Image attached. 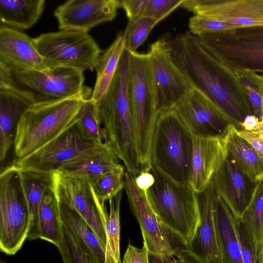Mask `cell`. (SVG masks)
I'll use <instances>...</instances> for the list:
<instances>
[{"instance_id": "obj_1", "label": "cell", "mask_w": 263, "mask_h": 263, "mask_svg": "<svg viewBox=\"0 0 263 263\" xmlns=\"http://www.w3.org/2000/svg\"><path fill=\"white\" fill-rule=\"evenodd\" d=\"M172 59L193 89L203 93L238 129L253 114L246 92L236 75L216 60L189 31L166 35Z\"/></svg>"}, {"instance_id": "obj_2", "label": "cell", "mask_w": 263, "mask_h": 263, "mask_svg": "<svg viewBox=\"0 0 263 263\" xmlns=\"http://www.w3.org/2000/svg\"><path fill=\"white\" fill-rule=\"evenodd\" d=\"M128 71L119 67L107 90L95 102L104 142L136 176L142 171L138 153L134 120L128 92Z\"/></svg>"}, {"instance_id": "obj_3", "label": "cell", "mask_w": 263, "mask_h": 263, "mask_svg": "<svg viewBox=\"0 0 263 263\" xmlns=\"http://www.w3.org/2000/svg\"><path fill=\"white\" fill-rule=\"evenodd\" d=\"M84 82L83 72L64 67L16 71L0 66V88L17 93L31 104L91 97V90Z\"/></svg>"}, {"instance_id": "obj_4", "label": "cell", "mask_w": 263, "mask_h": 263, "mask_svg": "<svg viewBox=\"0 0 263 263\" xmlns=\"http://www.w3.org/2000/svg\"><path fill=\"white\" fill-rule=\"evenodd\" d=\"M79 97L32 104L18 123L14 148L16 159L39 149L67 129L77 120L84 100Z\"/></svg>"}, {"instance_id": "obj_5", "label": "cell", "mask_w": 263, "mask_h": 263, "mask_svg": "<svg viewBox=\"0 0 263 263\" xmlns=\"http://www.w3.org/2000/svg\"><path fill=\"white\" fill-rule=\"evenodd\" d=\"M149 171L155 181L146 194L153 210L166 227L187 244L200 222L197 194L189 183L172 179L152 163Z\"/></svg>"}, {"instance_id": "obj_6", "label": "cell", "mask_w": 263, "mask_h": 263, "mask_svg": "<svg viewBox=\"0 0 263 263\" xmlns=\"http://www.w3.org/2000/svg\"><path fill=\"white\" fill-rule=\"evenodd\" d=\"M128 92L142 171L150 168L157 111L148 53L129 52Z\"/></svg>"}, {"instance_id": "obj_7", "label": "cell", "mask_w": 263, "mask_h": 263, "mask_svg": "<svg viewBox=\"0 0 263 263\" xmlns=\"http://www.w3.org/2000/svg\"><path fill=\"white\" fill-rule=\"evenodd\" d=\"M194 137L174 108L160 112L151 147V163L172 179L189 183Z\"/></svg>"}, {"instance_id": "obj_8", "label": "cell", "mask_w": 263, "mask_h": 263, "mask_svg": "<svg viewBox=\"0 0 263 263\" xmlns=\"http://www.w3.org/2000/svg\"><path fill=\"white\" fill-rule=\"evenodd\" d=\"M197 36L207 51L233 73L245 70L263 73V25Z\"/></svg>"}, {"instance_id": "obj_9", "label": "cell", "mask_w": 263, "mask_h": 263, "mask_svg": "<svg viewBox=\"0 0 263 263\" xmlns=\"http://www.w3.org/2000/svg\"><path fill=\"white\" fill-rule=\"evenodd\" d=\"M30 215L18 171L11 165L0 174V249L15 254L28 238Z\"/></svg>"}, {"instance_id": "obj_10", "label": "cell", "mask_w": 263, "mask_h": 263, "mask_svg": "<svg viewBox=\"0 0 263 263\" xmlns=\"http://www.w3.org/2000/svg\"><path fill=\"white\" fill-rule=\"evenodd\" d=\"M35 46L51 67L81 72L95 69L101 50L87 33L60 30L41 34L33 38Z\"/></svg>"}, {"instance_id": "obj_11", "label": "cell", "mask_w": 263, "mask_h": 263, "mask_svg": "<svg viewBox=\"0 0 263 263\" xmlns=\"http://www.w3.org/2000/svg\"><path fill=\"white\" fill-rule=\"evenodd\" d=\"M136 175L125 171L124 188L130 208L138 222L143 243L149 255L165 257L187 250V243L166 227L153 210L146 192L140 190L135 182Z\"/></svg>"}, {"instance_id": "obj_12", "label": "cell", "mask_w": 263, "mask_h": 263, "mask_svg": "<svg viewBox=\"0 0 263 263\" xmlns=\"http://www.w3.org/2000/svg\"><path fill=\"white\" fill-rule=\"evenodd\" d=\"M100 144L85 133L76 120L57 137L29 155L16 159L11 165L18 171L53 173L65 163Z\"/></svg>"}, {"instance_id": "obj_13", "label": "cell", "mask_w": 263, "mask_h": 263, "mask_svg": "<svg viewBox=\"0 0 263 263\" xmlns=\"http://www.w3.org/2000/svg\"><path fill=\"white\" fill-rule=\"evenodd\" d=\"M147 53L159 114L173 108L193 88L172 59L164 36L151 44Z\"/></svg>"}, {"instance_id": "obj_14", "label": "cell", "mask_w": 263, "mask_h": 263, "mask_svg": "<svg viewBox=\"0 0 263 263\" xmlns=\"http://www.w3.org/2000/svg\"><path fill=\"white\" fill-rule=\"evenodd\" d=\"M52 190L58 201L74 209L106 245L103 208L105 205L92 192L86 178L63 176L53 173Z\"/></svg>"}, {"instance_id": "obj_15", "label": "cell", "mask_w": 263, "mask_h": 263, "mask_svg": "<svg viewBox=\"0 0 263 263\" xmlns=\"http://www.w3.org/2000/svg\"><path fill=\"white\" fill-rule=\"evenodd\" d=\"M173 108L194 137H223L232 125L216 106L195 89Z\"/></svg>"}, {"instance_id": "obj_16", "label": "cell", "mask_w": 263, "mask_h": 263, "mask_svg": "<svg viewBox=\"0 0 263 263\" xmlns=\"http://www.w3.org/2000/svg\"><path fill=\"white\" fill-rule=\"evenodd\" d=\"M181 7L238 27L263 25V0H184Z\"/></svg>"}, {"instance_id": "obj_17", "label": "cell", "mask_w": 263, "mask_h": 263, "mask_svg": "<svg viewBox=\"0 0 263 263\" xmlns=\"http://www.w3.org/2000/svg\"><path fill=\"white\" fill-rule=\"evenodd\" d=\"M119 0H68L54 11L60 30L87 33L94 27L112 21Z\"/></svg>"}, {"instance_id": "obj_18", "label": "cell", "mask_w": 263, "mask_h": 263, "mask_svg": "<svg viewBox=\"0 0 263 263\" xmlns=\"http://www.w3.org/2000/svg\"><path fill=\"white\" fill-rule=\"evenodd\" d=\"M197 197L200 222L187 250L200 263H224L215 220L216 194L212 183Z\"/></svg>"}, {"instance_id": "obj_19", "label": "cell", "mask_w": 263, "mask_h": 263, "mask_svg": "<svg viewBox=\"0 0 263 263\" xmlns=\"http://www.w3.org/2000/svg\"><path fill=\"white\" fill-rule=\"evenodd\" d=\"M0 66L16 71L52 67L38 51L33 38L3 25L0 26Z\"/></svg>"}, {"instance_id": "obj_20", "label": "cell", "mask_w": 263, "mask_h": 263, "mask_svg": "<svg viewBox=\"0 0 263 263\" xmlns=\"http://www.w3.org/2000/svg\"><path fill=\"white\" fill-rule=\"evenodd\" d=\"M212 183L217 196L240 220L252 198L256 183L250 181L227 156L214 174Z\"/></svg>"}, {"instance_id": "obj_21", "label": "cell", "mask_w": 263, "mask_h": 263, "mask_svg": "<svg viewBox=\"0 0 263 263\" xmlns=\"http://www.w3.org/2000/svg\"><path fill=\"white\" fill-rule=\"evenodd\" d=\"M227 157L223 137H194L189 183L196 194L209 186Z\"/></svg>"}, {"instance_id": "obj_22", "label": "cell", "mask_w": 263, "mask_h": 263, "mask_svg": "<svg viewBox=\"0 0 263 263\" xmlns=\"http://www.w3.org/2000/svg\"><path fill=\"white\" fill-rule=\"evenodd\" d=\"M125 172L109 146L103 143L65 163L54 173L63 176L86 178Z\"/></svg>"}, {"instance_id": "obj_23", "label": "cell", "mask_w": 263, "mask_h": 263, "mask_svg": "<svg viewBox=\"0 0 263 263\" xmlns=\"http://www.w3.org/2000/svg\"><path fill=\"white\" fill-rule=\"evenodd\" d=\"M32 104L12 90L0 88V161L6 159L14 145L16 127L26 110Z\"/></svg>"}, {"instance_id": "obj_24", "label": "cell", "mask_w": 263, "mask_h": 263, "mask_svg": "<svg viewBox=\"0 0 263 263\" xmlns=\"http://www.w3.org/2000/svg\"><path fill=\"white\" fill-rule=\"evenodd\" d=\"M227 156L254 183L263 174V159L253 147L231 125L223 137Z\"/></svg>"}, {"instance_id": "obj_25", "label": "cell", "mask_w": 263, "mask_h": 263, "mask_svg": "<svg viewBox=\"0 0 263 263\" xmlns=\"http://www.w3.org/2000/svg\"><path fill=\"white\" fill-rule=\"evenodd\" d=\"M215 220L218 239L224 263H242L237 220L216 195Z\"/></svg>"}, {"instance_id": "obj_26", "label": "cell", "mask_w": 263, "mask_h": 263, "mask_svg": "<svg viewBox=\"0 0 263 263\" xmlns=\"http://www.w3.org/2000/svg\"><path fill=\"white\" fill-rule=\"evenodd\" d=\"M17 171L30 215V226L27 239L35 240L40 238V206L46 192L52 187L53 173Z\"/></svg>"}, {"instance_id": "obj_27", "label": "cell", "mask_w": 263, "mask_h": 263, "mask_svg": "<svg viewBox=\"0 0 263 263\" xmlns=\"http://www.w3.org/2000/svg\"><path fill=\"white\" fill-rule=\"evenodd\" d=\"M58 202L63 226L71 232L81 247L97 263H105L106 245L78 212Z\"/></svg>"}, {"instance_id": "obj_28", "label": "cell", "mask_w": 263, "mask_h": 263, "mask_svg": "<svg viewBox=\"0 0 263 263\" xmlns=\"http://www.w3.org/2000/svg\"><path fill=\"white\" fill-rule=\"evenodd\" d=\"M45 5V0H0L1 25L28 29L38 21Z\"/></svg>"}, {"instance_id": "obj_29", "label": "cell", "mask_w": 263, "mask_h": 263, "mask_svg": "<svg viewBox=\"0 0 263 263\" xmlns=\"http://www.w3.org/2000/svg\"><path fill=\"white\" fill-rule=\"evenodd\" d=\"M125 41L124 31L118 33L113 42L99 59L95 69L97 79L91 97L95 102L99 101L104 95L114 77L125 49Z\"/></svg>"}, {"instance_id": "obj_30", "label": "cell", "mask_w": 263, "mask_h": 263, "mask_svg": "<svg viewBox=\"0 0 263 263\" xmlns=\"http://www.w3.org/2000/svg\"><path fill=\"white\" fill-rule=\"evenodd\" d=\"M40 238L54 245L58 248L63 238L59 202L52 187L45 193L39 212Z\"/></svg>"}, {"instance_id": "obj_31", "label": "cell", "mask_w": 263, "mask_h": 263, "mask_svg": "<svg viewBox=\"0 0 263 263\" xmlns=\"http://www.w3.org/2000/svg\"><path fill=\"white\" fill-rule=\"evenodd\" d=\"M238 220L257 256L263 239V179L256 183L249 204Z\"/></svg>"}, {"instance_id": "obj_32", "label": "cell", "mask_w": 263, "mask_h": 263, "mask_svg": "<svg viewBox=\"0 0 263 263\" xmlns=\"http://www.w3.org/2000/svg\"><path fill=\"white\" fill-rule=\"evenodd\" d=\"M122 191L109 199V213L103 208L106 236L105 263H121L120 253V209Z\"/></svg>"}, {"instance_id": "obj_33", "label": "cell", "mask_w": 263, "mask_h": 263, "mask_svg": "<svg viewBox=\"0 0 263 263\" xmlns=\"http://www.w3.org/2000/svg\"><path fill=\"white\" fill-rule=\"evenodd\" d=\"M234 74L246 92L253 114L260 121L263 120V73L244 70Z\"/></svg>"}, {"instance_id": "obj_34", "label": "cell", "mask_w": 263, "mask_h": 263, "mask_svg": "<svg viewBox=\"0 0 263 263\" xmlns=\"http://www.w3.org/2000/svg\"><path fill=\"white\" fill-rule=\"evenodd\" d=\"M125 172L110 173L89 179L91 190L99 201L105 202L122 191L124 188Z\"/></svg>"}, {"instance_id": "obj_35", "label": "cell", "mask_w": 263, "mask_h": 263, "mask_svg": "<svg viewBox=\"0 0 263 263\" xmlns=\"http://www.w3.org/2000/svg\"><path fill=\"white\" fill-rule=\"evenodd\" d=\"M77 121L91 139L98 143H104L101 128L97 116L95 101L91 97L84 100Z\"/></svg>"}, {"instance_id": "obj_36", "label": "cell", "mask_w": 263, "mask_h": 263, "mask_svg": "<svg viewBox=\"0 0 263 263\" xmlns=\"http://www.w3.org/2000/svg\"><path fill=\"white\" fill-rule=\"evenodd\" d=\"M157 24L156 20L146 16H142L134 22H129L124 31L126 49L129 52H136Z\"/></svg>"}, {"instance_id": "obj_37", "label": "cell", "mask_w": 263, "mask_h": 263, "mask_svg": "<svg viewBox=\"0 0 263 263\" xmlns=\"http://www.w3.org/2000/svg\"><path fill=\"white\" fill-rule=\"evenodd\" d=\"M63 238L58 248L63 263H97L80 245L74 236L63 226Z\"/></svg>"}, {"instance_id": "obj_38", "label": "cell", "mask_w": 263, "mask_h": 263, "mask_svg": "<svg viewBox=\"0 0 263 263\" xmlns=\"http://www.w3.org/2000/svg\"><path fill=\"white\" fill-rule=\"evenodd\" d=\"M240 28L224 22L211 18L194 15L189 21V31L192 34L199 35L213 32H219Z\"/></svg>"}, {"instance_id": "obj_39", "label": "cell", "mask_w": 263, "mask_h": 263, "mask_svg": "<svg viewBox=\"0 0 263 263\" xmlns=\"http://www.w3.org/2000/svg\"><path fill=\"white\" fill-rule=\"evenodd\" d=\"M184 0H149L143 16L151 17L159 23L178 7Z\"/></svg>"}, {"instance_id": "obj_40", "label": "cell", "mask_w": 263, "mask_h": 263, "mask_svg": "<svg viewBox=\"0 0 263 263\" xmlns=\"http://www.w3.org/2000/svg\"><path fill=\"white\" fill-rule=\"evenodd\" d=\"M149 0H119L120 7L123 9L129 22L143 16Z\"/></svg>"}, {"instance_id": "obj_41", "label": "cell", "mask_w": 263, "mask_h": 263, "mask_svg": "<svg viewBox=\"0 0 263 263\" xmlns=\"http://www.w3.org/2000/svg\"><path fill=\"white\" fill-rule=\"evenodd\" d=\"M122 263H150L149 255L146 245L141 248L129 244L124 255Z\"/></svg>"}, {"instance_id": "obj_42", "label": "cell", "mask_w": 263, "mask_h": 263, "mask_svg": "<svg viewBox=\"0 0 263 263\" xmlns=\"http://www.w3.org/2000/svg\"><path fill=\"white\" fill-rule=\"evenodd\" d=\"M237 226L242 263H257V255L254 252L244 230L238 220H237Z\"/></svg>"}, {"instance_id": "obj_43", "label": "cell", "mask_w": 263, "mask_h": 263, "mask_svg": "<svg viewBox=\"0 0 263 263\" xmlns=\"http://www.w3.org/2000/svg\"><path fill=\"white\" fill-rule=\"evenodd\" d=\"M149 257L152 259V263H200L187 250L180 251L168 256Z\"/></svg>"}, {"instance_id": "obj_44", "label": "cell", "mask_w": 263, "mask_h": 263, "mask_svg": "<svg viewBox=\"0 0 263 263\" xmlns=\"http://www.w3.org/2000/svg\"><path fill=\"white\" fill-rule=\"evenodd\" d=\"M236 130L238 134L247 140L263 159V129L255 131L237 129Z\"/></svg>"}, {"instance_id": "obj_45", "label": "cell", "mask_w": 263, "mask_h": 263, "mask_svg": "<svg viewBox=\"0 0 263 263\" xmlns=\"http://www.w3.org/2000/svg\"><path fill=\"white\" fill-rule=\"evenodd\" d=\"M155 181L154 175L149 170L142 171L135 177L137 186L145 192L154 185Z\"/></svg>"}, {"instance_id": "obj_46", "label": "cell", "mask_w": 263, "mask_h": 263, "mask_svg": "<svg viewBox=\"0 0 263 263\" xmlns=\"http://www.w3.org/2000/svg\"><path fill=\"white\" fill-rule=\"evenodd\" d=\"M257 263H263V239L257 253Z\"/></svg>"}]
</instances>
